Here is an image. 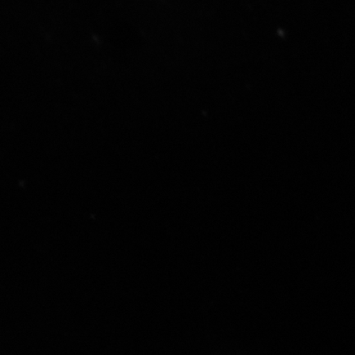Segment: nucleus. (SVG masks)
Masks as SVG:
<instances>
[]
</instances>
